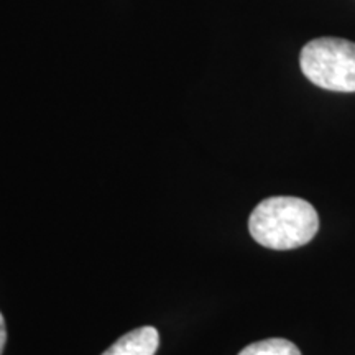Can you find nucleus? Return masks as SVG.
Wrapping results in <instances>:
<instances>
[{"label":"nucleus","instance_id":"2","mask_svg":"<svg viewBox=\"0 0 355 355\" xmlns=\"http://www.w3.org/2000/svg\"><path fill=\"white\" fill-rule=\"evenodd\" d=\"M301 71L314 86L334 92H355V43L322 37L304 44Z\"/></svg>","mask_w":355,"mask_h":355},{"label":"nucleus","instance_id":"4","mask_svg":"<svg viewBox=\"0 0 355 355\" xmlns=\"http://www.w3.org/2000/svg\"><path fill=\"white\" fill-rule=\"evenodd\" d=\"M239 355H301L300 349L286 339H265L247 345Z\"/></svg>","mask_w":355,"mask_h":355},{"label":"nucleus","instance_id":"5","mask_svg":"<svg viewBox=\"0 0 355 355\" xmlns=\"http://www.w3.org/2000/svg\"><path fill=\"white\" fill-rule=\"evenodd\" d=\"M7 343V329H6V321H3L2 313H0V355L3 352V347H6Z\"/></svg>","mask_w":355,"mask_h":355},{"label":"nucleus","instance_id":"1","mask_svg":"<svg viewBox=\"0 0 355 355\" xmlns=\"http://www.w3.org/2000/svg\"><path fill=\"white\" fill-rule=\"evenodd\" d=\"M248 230L260 245L272 250H293L313 241L319 230V217L304 199L268 198L250 214Z\"/></svg>","mask_w":355,"mask_h":355},{"label":"nucleus","instance_id":"3","mask_svg":"<svg viewBox=\"0 0 355 355\" xmlns=\"http://www.w3.org/2000/svg\"><path fill=\"white\" fill-rule=\"evenodd\" d=\"M158 345V331L152 326H145L127 332L102 355H155Z\"/></svg>","mask_w":355,"mask_h":355}]
</instances>
